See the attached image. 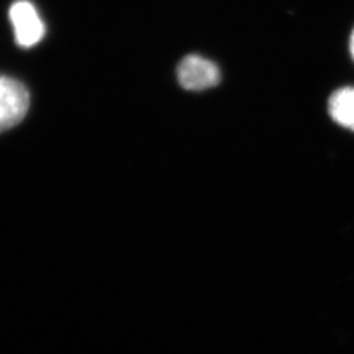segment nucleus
<instances>
[{
	"mask_svg": "<svg viewBox=\"0 0 354 354\" xmlns=\"http://www.w3.org/2000/svg\"><path fill=\"white\" fill-rule=\"evenodd\" d=\"M30 93L21 82L0 75V133L18 126L28 113Z\"/></svg>",
	"mask_w": 354,
	"mask_h": 354,
	"instance_id": "nucleus-1",
	"label": "nucleus"
},
{
	"mask_svg": "<svg viewBox=\"0 0 354 354\" xmlns=\"http://www.w3.org/2000/svg\"><path fill=\"white\" fill-rule=\"evenodd\" d=\"M9 18L14 26L15 41L21 48H31L44 36V24L36 6L28 0H17L9 9Z\"/></svg>",
	"mask_w": 354,
	"mask_h": 354,
	"instance_id": "nucleus-2",
	"label": "nucleus"
},
{
	"mask_svg": "<svg viewBox=\"0 0 354 354\" xmlns=\"http://www.w3.org/2000/svg\"><path fill=\"white\" fill-rule=\"evenodd\" d=\"M177 79L186 91H207L220 83L218 66L199 55H189L183 58L177 68Z\"/></svg>",
	"mask_w": 354,
	"mask_h": 354,
	"instance_id": "nucleus-3",
	"label": "nucleus"
},
{
	"mask_svg": "<svg viewBox=\"0 0 354 354\" xmlns=\"http://www.w3.org/2000/svg\"><path fill=\"white\" fill-rule=\"evenodd\" d=\"M329 114L339 126L354 131V87H342L330 95Z\"/></svg>",
	"mask_w": 354,
	"mask_h": 354,
	"instance_id": "nucleus-4",
	"label": "nucleus"
},
{
	"mask_svg": "<svg viewBox=\"0 0 354 354\" xmlns=\"http://www.w3.org/2000/svg\"><path fill=\"white\" fill-rule=\"evenodd\" d=\"M350 52H351V57L354 59V30L351 32V37H350Z\"/></svg>",
	"mask_w": 354,
	"mask_h": 354,
	"instance_id": "nucleus-5",
	"label": "nucleus"
}]
</instances>
